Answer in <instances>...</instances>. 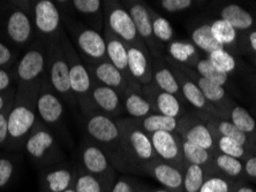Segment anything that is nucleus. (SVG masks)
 I'll use <instances>...</instances> for the list:
<instances>
[{
	"label": "nucleus",
	"mask_w": 256,
	"mask_h": 192,
	"mask_svg": "<svg viewBox=\"0 0 256 192\" xmlns=\"http://www.w3.org/2000/svg\"><path fill=\"white\" fill-rule=\"evenodd\" d=\"M80 163V168L88 174L105 179L116 178V171L112 166L108 154L86 136L81 143Z\"/></svg>",
	"instance_id": "16"
},
{
	"label": "nucleus",
	"mask_w": 256,
	"mask_h": 192,
	"mask_svg": "<svg viewBox=\"0 0 256 192\" xmlns=\"http://www.w3.org/2000/svg\"><path fill=\"white\" fill-rule=\"evenodd\" d=\"M254 63H255V66H256V56L254 58Z\"/></svg>",
	"instance_id": "58"
},
{
	"label": "nucleus",
	"mask_w": 256,
	"mask_h": 192,
	"mask_svg": "<svg viewBox=\"0 0 256 192\" xmlns=\"http://www.w3.org/2000/svg\"><path fill=\"white\" fill-rule=\"evenodd\" d=\"M15 95H16V86H13L8 91L0 92V112H2L10 104L13 103Z\"/></svg>",
	"instance_id": "52"
},
{
	"label": "nucleus",
	"mask_w": 256,
	"mask_h": 192,
	"mask_svg": "<svg viewBox=\"0 0 256 192\" xmlns=\"http://www.w3.org/2000/svg\"><path fill=\"white\" fill-rule=\"evenodd\" d=\"M60 43H62L64 53L66 56L67 65H68L70 88L75 99H76L78 107L80 108L84 118L92 114V113L98 112L95 105H94L92 98V75H90L88 68L84 65V60L81 59V56L78 55L73 44H72L65 29H64L62 36H60Z\"/></svg>",
	"instance_id": "4"
},
{
	"label": "nucleus",
	"mask_w": 256,
	"mask_h": 192,
	"mask_svg": "<svg viewBox=\"0 0 256 192\" xmlns=\"http://www.w3.org/2000/svg\"><path fill=\"white\" fill-rule=\"evenodd\" d=\"M206 176L208 174L202 167L186 164L184 169V192H200Z\"/></svg>",
	"instance_id": "40"
},
{
	"label": "nucleus",
	"mask_w": 256,
	"mask_h": 192,
	"mask_svg": "<svg viewBox=\"0 0 256 192\" xmlns=\"http://www.w3.org/2000/svg\"><path fill=\"white\" fill-rule=\"evenodd\" d=\"M236 182L218 174L208 175L200 192H233Z\"/></svg>",
	"instance_id": "44"
},
{
	"label": "nucleus",
	"mask_w": 256,
	"mask_h": 192,
	"mask_svg": "<svg viewBox=\"0 0 256 192\" xmlns=\"http://www.w3.org/2000/svg\"><path fill=\"white\" fill-rule=\"evenodd\" d=\"M128 66L132 77L141 86L149 84L152 81V54L138 47L127 46Z\"/></svg>",
	"instance_id": "28"
},
{
	"label": "nucleus",
	"mask_w": 256,
	"mask_h": 192,
	"mask_svg": "<svg viewBox=\"0 0 256 192\" xmlns=\"http://www.w3.org/2000/svg\"><path fill=\"white\" fill-rule=\"evenodd\" d=\"M86 137L95 143L108 154L116 169L120 154V130L116 120L100 112L84 116Z\"/></svg>",
	"instance_id": "8"
},
{
	"label": "nucleus",
	"mask_w": 256,
	"mask_h": 192,
	"mask_svg": "<svg viewBox=\"0 0 256 192\" xmlns=\"http://www.w3.org/2000/svg\"><path fill=\"white\" fill-rule=\"evenodd\" d=\"M206 59L209 60L218 70L223 71L224 74L231 75L236 70V60L231 52H228L225 48L214 51L212 53L206 55Z\"/></svg>",
	"instance_id": "42"
},
{
	"label": "nucleus",
	"mask_w": 256,
	"mask_h": 192,
	"mask_svg": "<svg viewBox=\"0 0 256 192\" xmlns=\"http://www.w3.org/2000/svg\"><path fill=\"white\" fill-rule=\"evenodd\" d=\"M78 167L67 161L40 169V192H64L74 187Z\"/></svg>",
	"instance_id": "17"
},
{
	"label": "nucleus",
	"mask_w": 256,
	"mask_h": 192,
	"mask_svg": "<svg viewBox=\"0 0 256 192\" xmlns=\"http://www.w3.org/2000/svg\"><path fill=\"white\" fill-rule=\"evenodd\" d=\"M158 6L166 13H180L194 5L193 0H160L158 1Z\"/></svg>",
	"instance_id": "48"
},
{
	"label": "nucleus",
	"mask_w": 256,
	"mask_h": 192,
	"mask_svg": "<svg viewBox=\"0 0 256 192\" xmlns=\"http://www.w3.org/2000/svg\"><path fill=\"white\" fill-rule=\"evenodd\" d=\"M176 134L182 141L190 142L200 148L206 149L212 153H217L214 135L206 123L200 118L198 113H186L179 119Z\"/></svg>",
	"instance_id": "14"
},
{
	"label": "nucleus",
	"mask_w": 256,
	"mask_h": 192,
	"mask_svg": "<svg viewBox=\"0 0 256 192\" xmlns=\"http://www.w3.org/2000/svg\"><path fill=\"white\" fill-rule=\"evenodd\" d=\"M233 192H256V188L250 182L242 180L236 181Z\"/></svg>",
	"instance_id": "53"
},
{
	"label": "nucleus",
	"mask_w": 256,
	"mask_h": 192,
	"mask_svg": "<svg viewBox=\"0 0 256 192\" xmlns=\"http://www.w3.org/2000/svg\"><path fill=\"white\" fill-rule=\"evenodd\" d=\"M198 114L206 123V126L209 127L212 134L232 139L238 144L242 145L244 148H246L250 153L256 152V138L242 133L228 120L206 114H200V113H198Z\"/></svg>",
	"instance_id": "24"
},
{
	"label": "nucleus",
	"mask_w": 256,
	"mask_h": 192,
	"mask_svg": "<svg viewBox=\"0 0 256 192\" xmlns=\"http://www.w3.org/2000/svg\"><path fill=\"white\" fill-rule=\"evenodd\" d=\"M149 137L158 159L174 166L184 172L185 161L182 157V138L179 137V135L176 133L160 131V133L149 135Z\"/></svg>",
	"instance_id": "19"
},
{
	"label": "nucleus",
	"mask_w": 256,
	"mask_h": 192,
	"mask_svg": "<svg viewBox=\"0 0 256 192\" xmlns=\"http://www.w3.org/2000/svg\"><path fill=\"white\" fill-rule=\"evenodd\" d=\"M148 9L150 13V17H152V31L155 38L160 41L162 45H164V46L170 44L172 40H174V30H173L171 22L168 21L166 17L158 14L156 10L149 5Z\"/></svg>",
	"instance_id": "39"
},
{
	"label": "nucleus",
	"mask_w": 256,
	"mask_h": 192,
	"mask_svg": "<svg viewBox=\"0 0 256 192\" xmlns=\"http://www.w3.org/2000/svg\"><path fill=\"white\" fill-rule=\"evenodd\" d=\"M152 83L162 91L171 93L174 97L182 101L184 105H186V101L184 99L182 90L179 88L178 81L173 74L170 66L165 61L164 55L160 58H152Z\"/></svg>",
	"instance_id": "27"
},
{
	"label": "nucleus",
	"mask_w": 256,
	"mask_h": 192,
	"mask_svg": "<svg viewBox=\"0 0 256 192\" xmlns=\"http://www.w3.org/2000/svg\"><path fill=\"white\" fill-rule=\"evenodd\" d=\"M212 32L214 38L223 46L225 50L231 52L230 50L234 48L238 43V31L232 27L231 24L228 23L226 21L217 18L214 20L212 23Z\"/></svg>",
	"instance_id": "38"
},
{
	"label": "nucleus",
	"mask_w": 256,
	"mask_h": 192,
	"mask_svg": "<svg viewBox=\"0 0 256 192\" xmlns=\"http://www.w3.org/2000/svg\"><path fill=\"white\" fill-rule=\"evenodd\" d=\"M92 98L97 111L108 118L116 120L125 114L122 96L114 89L92 82Z\"/></svg>",
	"instance_id": "23"
},
{
	"label": "nucleus",
	"mask_w": 256,
	"mask_h": 192,
	"mask_svg": "<svg viewBox=\"0 0 256 192\" xmlns=\"http://www.w3.org/2000/svg\"><path fill=\"white\" fill-rule=\"evenodd\" d=\"M14 82H16L14 68H0V92L12 89Z\"/></svg>",
	"instance_id": "51"
},
{
	"label": "nucleus",
	"mask_w": 256,
	"mask_h": 192,
	"mask_svg": "<svg viewBox=\"0 0 256 192\" xmlns=\"http://www.w3.org/2000/svg\"><path fill=\"white\" fill-rule=\"evenodd\" d=\"M122 99L125 114H127L128 118L130 119H143L146 116L156 113L150 101L143 96L142 91H135V90L128 89L122 95Z\"/></svg>",
	"instance_id": "29"
},
{
	"label": "nucleus",
	"mask_w": 256,
	"mask_h": 192,
	"mask_svg": "<svg viewBox=\"0 0 256 192\" xmlns=\"http://www.w3.org/2000/svg\"><path fill=\"white\" fill-rule=\"evenodd\" d=\"M138 127L148 135L160 133V131H168V133H176L179 120L165 116L163 114L154 113L143 119L135 120Z\"/></svg>",
	"instance_id": "35"
},
{
	"label": "nucleus",
	"mask_w": 256,
	"mask_h": 192,
	"mask_svg": "<svg viewBox=\"0 0 256 192\" xmlns=\"http://www.w3.org/2000/svg\"><path fill=\"white\" fill-rule=\"evenodd\" d=\"M220 16L222 20L231 24L236 31H247L255 24L253 15L236 3H228L220 9Z\"/></svg>",
	"instance_id": "32"
},
{
	"label": "nucleus",
	"mask_w": 256,
	"mask_h": 192,
	"mask_svg": "<svg viewBox=\"0 0 256 192\" xmlns=\"http://www.w3.org/2000/svg\"><path fill=\"white\" fill-rule=\"evenodd\" d=\"M182 157L184 161L186 164L198 165L200 167L204 169L208 175L216 174L214 165V153L208 150L200 148L198 145L192 144L190 142L182 141Z\"/></svg>",
	"instance_id": "31"
},
{
	"label": "nucleus",
	"mask_w": 256,
	"mask_h": 192,
	"mask_svg": "<svg viewBox=\"0 0 256 192\" xmlns=\"http://www.w3.org/2000/svg\"><path fill=\"white\" fill-rule=\"evenodd\" d=\"M122 5L130 13L138 36L146 44V46L148 47L152 58H160V56L165 55V46L162 45L154 36L152 17H150L148 5L141 1H132V0L122 1Z\"/></svg>",
	"instance_id": "13"
},
{
	"label": "nucleus",
	"mask_w": 256,
	"mask_h": 192,
	"mask_svg": "<svg viewBox=\"0 0 256 192\" xmlns=\"http://www.w3.org/2000/svg\"><path fill=\"white\" fill-rule=\"evenodd\" d=\"M48 47L50 44L36 38L18 58L14 67L16 89L40 88L46 77Z\"/></svg>",
	"instance_id": "7"
},
{
	"label": "nucleus",
	"mask_w": 256,
	"mask_h": 192,
	"mask_svg": "<svg viewBox=\"0 0 256 192\" xmlns=\"http://www.w3.org/2000/svg\"><path fill=\"white\" fill-rule=\"evenodd\" d=\"M214 165L216 174L232 181L244 180V161L217 152L214 154Z\"/></svg>",
	"instance_id": "34"
},
{
	"label": "nucleus",
	"mask_w": 256,
	"mask_h": 192,
	"mask_svg": "<svg viewBox=\"0 0 256 192\" xmlns=\"http://www.w3.org/2000/svg\"><path fill=\"white\" fill-rule=\"evenodd\" d=\"M146 192H170V191L164 189V188H160V189H152V188H148V190Z\"/></svg>",
	"instance_id": "55"
},
{
	"label": "nucleus",
	"mask_w": 256,
	"mask_h": 192,
	"mask_svg": "<svg viewBox=\"0 0 256 192\" xmlns=\"http://www.w3.org/2000/svg\"><path fill=\"white\" fill-rule=\"evenodd\" d=\"M86 66L92 75V82H97L102 85L114 89L122 97L128 89H130L125 76L108 60Z\"/></svg>",
	"instance_id": "26"
},
{
	"label": "nucleus",
	"mask_w": 256,
	"mask_h": 192,
	"mask_svg": "<svg viewBox=\"0 0 256 192\" xmlns=\"http://www.w3.org/2000/svg\"><path fill=\"white\" fill-rule=\"evenodd\" d=\"M22 151L40 169L66 161L65 152L60 145L59 138L50 128L40 121L37 122L24 141Z\"/></svg>",
	"instance_id": "5"
},
{
	"label": "nucleus",
	"mask_w": 256,
	"mask_h": 192,
	"mask_svg": "<svg viewBox=\"0 0 256 192\" xmlns=\"http://www.w3.org/2000/svg\"><path fill=\"white\" fill-rule=\"evenodd\" d=\"M164 58L165 61H166L168 65L170 66V68L172 69L173 74H174L176 81H178L179 88L182 90V93L186 104H190V106L196 111V113H200V114H206L216 116V118H222L220 113L218 112L217 108L212 106L210 103H208V100H206L204 96H203V93L201 92V90L198 89V86L179 68L178 63L173 61L170 56L166 54L164 55Z\"/></svg>",
	"instance_id": "15"
},
{
	"label": "nucleus",
	"mask_w": 256,
	"mask_h": 192,
	"mask_svg": "<svg viewBox=\"0 0 256 192\" xmlns=\"http://www.w3.org/2000/svg\"><path fill=\"white\" fill-rule=\"evenodd\" d=\"M225 119L232 122L242 133L256 138V121L244 107L234 103L230 107Z\"/></svg>",
	"instance_id": "37"
},
{
	"label": "nucleus",
	"mask_w": 256,
	"mask_h": 192,
	"mask_svg": "<svg viewBox=\"0 0 256 192\" xmlns=\"http://www.w3.org/2000/svg\"><path fill=\"white\" fill-rule=\"evenodd\" d=\"M12 104H10L5 110L0 112V148L7 146V142H8V118L10 108H12Z\"/></svg>",
	"instance_id": "49"
},
{
	"label": "nucleus",
	"mask_w": 256,
	"mask_h": 192,
	"mask_svg": "<svg viewBox=\"0 0 256 192\" xmlns=\"http://www.w3.org/2000/svg\"><path fill=\"white\" fill-rule=\"evenodd\" d=\"M18 172V159L13 156L0 157V189L12 182Z\"/></svg>",
	"instance_id": "45"
},
{
	"label": "nucleus",
	"mask_w": 256,
	"mask_h": 192,
	"mask_svg": "<svg viewBox=\"0 0 256 192\" xmlns=\"http://www.w3.org/2000/svg\"><path fill=\"white\" fill-rule=\"evenodd\" d=\"M214 135V143H216V148H217V152L226 154V156L236 158L239 160H246L248 157L250 156V151L246 148H244L242 145L238 144V143L232 141L228 137L224 136H220V135Z\"/></svg>",
	"instance_id": "41"
},
{
	"label": "nucleus",
	"mask_w": 256,
	"mask_h": 192,
	"mask_svg": "<svg viewBox=\"0 0 256 192\" xmlns=\"http://www.w3.org/2000/svg\"><path fill=\"white\" fill-rule=\"evenodd\" d=\"M64 192H76V191H75V189H74V188H70V189H68V190L64 191Z\"/></svg>",
	"instance_id": "56"
},
{
	"label": "nucleus",
	"mask_w": 256,
	"mask_h": 192,
	"mask_svg": "<svg viewBox=\"0 0 256 192\" xmlns=\"http://www.w3.org/2000/svg\"><path fill=\"white\" fill-rule=\"evenodd\" d=\"M120 130V154L116 171L127 174H146L148 166L157 159L149 135L134 119L116 120Z\"/></svg>",
	"instance_id": "1"
},
{
	"label": "nucleus",
	"mask_w": 256,
	"mask_h": 192,
	"mask_svg": "<svg viewBox=\"0 0 256 192\" xmlns=\"http://www.w3.org/2000/svg\"><path fill=\"white\" fill-rule=\"evenodd\" d=\"M103 9L104 24H106L120 40H122L127 46L138 47L144 52H149L148 47L138 36L134 22L122 2L106 0L103 1Z\"/></svg>",
	"instance_id": "12"
},
{
	"label": "nucleus",
	"mask_w": 256,
	"mask_h": 192,
	"mask_svg": "<svg viewBox=\"0 0 256 192\" xmlns=\"http://www.w3.org/2000/svg\"><path fill=\"white\" fill-rule=\"evenodd\" d=\"M148 187L130 176H116L111 192H146Z\"/></svg>",
	"instance_id": "46"
},
{
	"label": "nucleus",
	"mask_w": 256,
	"mask_h": 192,
	"mask_svg": "<svg viewBox=\"0 0 256 192\" xmlns=\"http://www.w3.org/2000/svg\"><path fill=\"white\" fill-rule=\"evenodd\" d=\"M46 80L51 89L64 101V104L70 108L78 107L76 99L70 88V69L60 39L51 43L48 47Z\"/></svg>",
	"instance_id": "10"
},
{
	"label": "nucleus",
	"mask_w": 256,
	"mask_h": 192,
	"mask_svg": "<svg viewBox=\"0 0 256 192\" xmlns=\"http://www.w3.org/2000/svg\"><path fill=\"white\" fill-rule=\"evenodd\" d=\"M18 54L20 53L6 41L0 40V68H14L20 58Z\"/></svg>",
	"instance_id": "47"
},
{
	"label": "nucleus",
	"mask_w": 256,
	"mask_h": 192,
	"mask_svg": "<svg viewBox=\"0 0 256 192\" xmlns=\"http://www.w3.org/2000/svg\"><path fill=\"white\" fill-rule=\"evenodd\" d=\"M114 180L116 178L105 179L88 174L78 167V175L73 188L76 192H111Z\"/></svg>",
	"instance_id": "33"
},
{
	"label": "nucleus",
	"mask_w": 256,
	"mask_h": 192,
	"mask_svg": "<svg viewBox=\"0 0 256 192\" xmlns=\"http://www.w3.org/2000/svg\"><path fill=\"white\" fill-rule=\"evenodd\" d=\"M30 13L37 38L48 44L60 39L64 23L62 13L57 2L51 0H34L30 1Z\"/></svg>",
	"instance_id": "11"
},
{
	"label": "nucleus",
	"mask_w": 256,
	"mask_h": 192,
	"mask_svg": "<svg viewBox=\"0 0 256 192\" xmlns=\"http://www.w3.org/2000/svg\"><path fill=\"white\" fill-rule=\"evenodd\" d=\"M59 2L66 7L65 10L74 15L78 20H80L86 27L103 33V1H100V0H73V1Z\"/></svg>",
	"instance_id": "21"
},
{
	"label": "nucleus",
	"mask_w": 256,
	"mask_h": 192,
	"mask_svg": "<svg viewBox=\"0 0 256 192\" xmlns=\"http://www.w3.org/2000/svg\"><path fill=\"white\" fill-rule=\"evenodd\" d=\"M103 37L106 46V55L108 61L114 65L116 69L120 70L130 84V88L135 91H142V86L132 77L130 66H128V50L127 45L120 40L106 24H104Z\"/></svg>",
	"instance_id": "20"
},
{
	"label": "nucleus",
	"mask_w": 256,
	"mask_h": 192,
	"mask_svg": "<svg viewBox=\"0 0 256 192\" xmlns=\"http://www.w3.org/2000/svg\"><path fill=\"white\" fill-rule=\"evenodd\" d=\"M7 44L10 43L15 51L21 53L36 40V31L34 28L30 1L10 2L2 23Z\"/></svg>",
	"instance_id": "6"
},
{
	"label": "nucleus",
	"mask_w": 256,
	"mask_h": 192,
	"mask_svg": "<svg viewBox=\"0 0 256 192\" xmlns=\"http://www.w3.org/2000/svg\"><path fill=\"white\" fill-rule=\"evenodd\" d=\"M244 180L256 183V152L244 160Z\"/></svg>",
	"instance_id": "50"
},
{
	"label": "nucleus",
	"mask_w": 256,
	"mask_h": 192,
	"mask_svg": "<svg viewBox=\"0 0 256 192\" xmlns=\"http://www.w3.org/2000/svg\"><path fill=\"white\" fill-rule=\"evenodd\" d=\"M173 61H174V60H173ZM178 66L179 68L182 69L184 73H185L187 76L198 86V89L201 90V92L203 93V96H204L206 99L208 100V103H210L212 106L216 107L218 112L220 113L222 118L225 119L230 107L234 104V101H233L226 93L225 88L214 84V83L210 82L209 80H206V78L202 77L196 70L190 68V67L180 65V63H178Z\"/></svg>",
	"instance_id": "18"
},
{
	"label": "nucleus",
	"mask_w": 256,
	"mask_h": 192,
	"mask_svg": "<svg viewBox=\"0 0 256 192\" xmlns=\"http://www.w3.org/2000/svg\"><path fill=\"white\" fill-rule=\"evenodd\" d=\"M37 115L38 120L54 131L59 141H67L70 131L65 123V104L56 95L45 77L37 95Z\"/></svg>",
	"instance_id": "9"
},
{
	"label": "nucleus",
	"mask_w": 256,
	"mask_h": 192,
	"mask_svg": "<svg viewBox=\"0 0 256 192\" xmlns=\"http://www.w3.org/2000/svg\"><path fill=\"white\" fill-rule=\"evenodd\" d=\"M146 174L170 192H184V172L158 158L146 167Z\"/></svg>",
	"instance_id": "25"
},
{
	"label": "nucleus",
	"mask_w": 256,
	"mask_h": 192,
	"mask_svg": "<svg viewBox=\"0 0 256 192\" xmlns=\"http://www.w3.org/2000/svg\"><path fill=\"white\" fill-rule=\"evenodd\" d=\"M40 88L16 89L8 118V151H22L29 134L40 121L37 115V95Z\"/></svg>",
	"instance_id": "2"
},
{
	"label": "nucleus",
	"mask_w": 256,
	"mask_h": 192,
	"mask_svg": "<svg viewBox=\"0 0 256 192\" xmlns=\"http://www.w3.org/2000/svg\"><path fill=\"white\" fill-rule=\"evenodd\" d=\"M190 43L206 53V55L214 51L224 48L218 41L214 38L212 32V25L210 23H202L198 27L193 28L190 31Z\"/></svg>",
	"instance_id": "36"
},
{
	"label": "nucleus",
	"mask_w": 256,
	"mask_h": 192,
	"mask_svg": "<svg viewBox=\"0 0 256 192\" xmlns=\"http://www.w3.org/2000/svg\"><path fill=\"white\" fill-rule=\"evenodd\" d=\"M194 69L196 70L202 77L206 78V80L214 83V84L223 86V88L228 83V75L224 74L223 71L218 70L206 58L200 59V61L196 63Z\"/></svg>",
	"instance_id": "43"
},
{
	"label": "nucleus",
	"mask_w": 256,
	"mask_h": 192,
	"mask_svg": "<svg viewBox=\"0 0 256 192\" xmlns=\"http://www.w3.org/2000/svg\"><path fill=\"white\" fill-rule=\"evenodd\" d=\"M141 90L143 96L150 101L154 110L158 114H163L179 120L187 113L185 110L186 105H184L178 98L171 95V93L162 91L152 82L149 84L142 85Z\"/></svg>",
	"instance_id": "22"
},
{
	"label": "nucleus",
	"mask_w": 256,
	"mask_h": 192,
	"mask_svg": "<svg viewBox=\"0 0 256 192\" xmlns=\"http://www.w3.org/2000/svg\"><path fill=\"white\" fill-rule=\"evenodd\" d=\"M166 55L170 56L172 60L180 65L195 68L196 63L201 59L200 51L194 46L190 41L187 40H172L170 44L166 45Z\"/></svg>",
	"instance_id": "30"
},
{
	"label": "nucleus",
	"mask_w": 256,
	"mask_h": 192,
	"mask_svg": "<svg viewBox=\"0 0 256 192\" xmlns=\"http://www.w3.org/2000/svg\"><path fill=\"white\" fill-rule=\"evenodd\" d=\"M246 43L250 50L256 53V30H253V31L248 33L246 37Z\"/></svg>",
	"instance_id": "54"
},
{
	"label": "nucleus",
	"mask_w": 256,
	"mask_h": 192,
	"mask_svg": "<svg viewBox=\"0 0 256 192\" xmlns=\"http://www.w3.org/2000/svg\"><path fill=\"white\" fill-rule=\"evenodd\" d=\"M60 10L62 13L64 29L84 65H94L108 60L103 33L86 27L67 10L62 8Z\"/></svg>",
	"instance_id": "3"
},
{
	"label": "nucleus",
	"mask_w": 256,
	"mask_h": 192,
	"mask_svg": "<svg viewBox=\"0 0 256 192\" xmlns=\"http://www.w3.org/2000/svg\"><path fill=\"white\" fill-rule=\"evenodd\" d=\"M253 86H254V89L256 90V76H255V78L253 80Z\"/></svg>",
	"instance_id": "57"
}]
</instances>
